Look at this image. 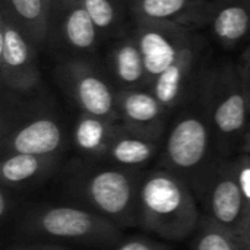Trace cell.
<instances>
[{"label": "cell", "mask_w": 250, "mask_h": 250, "mask_svg": "<svg viewBox=\"0 0 250 250\" xmlns=\"http://www.w3.org/2000/svg\"><path fill=\"white\" fill-rule=\"evenodd\" d=\"M193 250H250L234 233L224 229L208 215L202 214L199 226L193 234Z\"/></svg>", "instance_id": "cell-21"}, {"label": "cell", "mask_w": 250, "mask_h": 250, "mask_svg": "<svg viewBox=\"0 0 250 250\" xmlns=\"http://www.w3.org/2000/svg\"><path fill=\"white\" fill-rule=\"evenodd\" d=\"M103 40L79 0H54L47 47L57 54L59 62L89 57L98 50Z\"/></svg>", "instance_id": "cell-11"}, {"label": "cell", "mask_w": 250, "mask_h": 250, "mask_svg": "<svg viewBox=\"0 0 250 250\" xmlns=\"http://www.w3.org/2000/svg\"><path fill=\"white\" fill-rule=\"evenodd\" d=\"M122 126L135 135L163 141L171 116L149 88L125 89L117 95Z\"/></svg>", "instance_id": "cell-14"}, {"label": "cell", "mask_w": 250, "mask_h": 250, "mask_svg": "<svg viewBox=\"0 0 250 250\" xmlns=\"http://www.w3.org/2000/svg\"><path fill=\"white\" fill-rule=\"evenodd\" d=\"M120 1H122V3H123L126 7H127V6H129V3H130V1H133V0H120Z\"/></svg>", "instance_id": "cell-31"}, {"label": "cell", "mask_w": 250, "mask_h": 250, "mask_svg": "<svg viewBox=\"0 0 250 250\" xmlns=\"http://www.w3.org/2000/svg\"><path fill=\"white\" fill-rule=\"evenodd\" d=\"M10 250H73L62 243L57 242H37L32 245H26V246H19V248H13Z\"/></svg>", "instance_id": "cell-26"}, {"label": "cell", "mask_w": 250, "mask_h": 250, "mask_svg": "<svg viewBox=\"0 0 250 250\" xmlns=\"http://www.w3.org/2000/svg\"><path fill=\"white\" fill-rule=\"evenodd\" d=\"M208 28L224 48L250 42V0H212Z\"/></svg>", "instance_id": "cell-18"}, {"label": "cell", "mask_w": 250, "mask_h": 250, "mask_svg": "<svg viewBox=\"0 0 250 250\" xmlns=\"http://www.w3.org/2000/svg\"><path fill=\"white\" fill-rule=\"evenodd\" d=\"M6 92V91H4ZM10 104L3 101L0 145L4 154L63 155L70 142L62 116L37 95L10 94Z\"/></svg>", "instance_id": "cell-5"}, {"label": "cell", "mask_w": 250, "mask_h": 250, "mask_svg": "<svg viewBox=\"0 0 250 250\" xmlns=\"http://www.w3.org/2000/svg\"><path fill=\"white\" fill-rule=\"evenodd\" d=\"M105 72L117 92L149 88L145 60L130 25L126 31L113 38L105 54Z\"/></svg>", "instance_id": "cell-15"}, {"label": "cell", "mask_w": 250, "mask_h": 250, "mask_svg": "<svg viewBox=\"0 0 250 250\" xmlns=\"http://www.w3.org/2000/svg\"><path fill=\"white\" fill-rule=\"evenodd\" d=\"M196 198L204 208L202 214L239 236L250 248L245 220V202L233 157L220 158L217 161Z\"/></svg>", "instance_id": "cell-10"}, {"label": "cell", "mask_w": 250, "mask_h": 250, "mask_svg": "<svg viewBox=\"0 0 250 250\" xmlns=\"http://www.w3.org/2000/svg\"><path fill=\"white\" fill-rule=\"evenodd\" d=\"M16 230L47 242H72L100 249H114L122 242L120 227L75 204H32L16 212Z\"/></svg>", "instance_id": "cell-6"}, {"label": "cell", "mask_w": 250, "mask_h": 250, "mask_svg": "<svg viewBox=\"0 0 250 250\" xmlns=\"http://www.w3.org/2000/svg\"><path fill=\"white\" fill-rule=\"evenodd\" d=\"M114 250H173L171 248L160 243V242H155V240H151V239H146V237H130V239H126V240H122Z\"/></svg>", "instance_id": "cell-24"}, {"label": "cell", "mask_w": 250, "mask_h": 250, "mask_svg": "<svg viewBox=\"0 0 250 250\" xmlns=\"http://www.w3.org/2000/svg\"><path fill=\"white\" fill-rule=\"evenodd\" d=\"M130 29L142 51L149 86L177 59L195 34H198L196 31L141 21H133Z\"/></svg>", "instance_id": "cell-12"}, {"label": "cell", "mask_w": 250, "mask_h": 250, "mask_svg": "<svg viewBox=\"0 0 250 250\" xmlns=\"http://www.w3.org/2000/svg\"><path fill=\"white\" fill-rule=\"evenodd\" d=\"M209 64L208 41L198 32L177 59L152 81L149 89L164 108L170 114H174L196 95Z\"/></svg>", "instance_id": "cell-9"}, {"label": "cell", "mask_w": 250, "mask_h": 250, "mask_svg": "<svg viewBox=\"0 0 250 250\" xmlns=\"http://www.w3.org/2000/svg\"><path fill=\"white\" fill-rule=\"evenodd\" d=\"M202 212L192 188L170 170L157 166L146 170L139 190V227L164 240L192 237Z\"/></svg>", "instance_id": "cell-3"}, {"label": "cell", "mask_w": 250, "mask_h": 250, "mask_svg": "<svg viewBox=\"0 0 250 250\" xmlns=\"http://www.w3.org/2000/svg\"><path fill=\"white\" fill-rule=\"evenodd\" d=\"M127 10L133 21L199 32L209 25L212 0H133Z\"/></svg>", "instance_id": "cell-13"}, {"label": "cell", "mask_w": 250, "mask_h": 250, "mask_svg": "<svg viewBox=\"0 0 250 250\" xmlns=\"http://www.w3.org/2000/svg\"><path fill=\"white\" fill-rule=\"evenodd\" d=\"M220 158L214 129L195 95L174 113L163 139L158 166L183 179L198 196Z\"/></svg>", "instance_id": "cell-2"}, {"label": "cell", "mask_w": 250, "mask_h": 250, "mask_svg": "<svg viewBox=\"0 0 250 250\" xmlns=\"http://www.w3.org/2000/svg\"><path fill=\"white\" fill-rule=\"evenodd\" d=\"M240 151H245V152H248L250 155V130L246 133V136H245V139H243V142H242Z\"/></svg>", "instance_id": "cell-28"}, {"label": "cell", "mask_w": 250, "mask_h": 250, "mask_svg": "<svg viewBox=\"0 0 250 250\" xmlns=\"http://www.w3.org/2000/svg\"><path fill=\"white\" fill-rule=\"evenodd\" d=\"M233 161H234V168L245 202V220H246L248 234L250 239V155L245 151H239L233 157Z\"/></svg>", "instance_id": "cell-23"}, {"label": "cell", "mask_w": 250, "mask_h": 250, "mask_svg": "<svg viewBox=\"0 0 250 250\" xmlns=\"http://www.w3.org/2000/svg\"><path fill=\"white\" fill-rule=\"evenodd\" d=\"M145 171L76 157L64 161L57 176L64 198L123 230L139 227V190Z\"/></svg>", "instance_id": "cell-1"}, {"label": "cell", "mask_w": 250, "mask_h": 250, "mask_svg": "<svg viewBox=\"0 0 250 250\" xmlns=\"http://www.w3.org/2000/svg\"><path fill=\"white\" fill-rule=\"evenodd\" d=\"M16 205H18V199H16L15 190L1 186V189H0V220H1V223H6L9 218H12V215L16 211Z\"/></svg>", "instance_id": "cell-25"}, {"label": "cell", "mask_w": 250, "mask_h": 250, "mask_svg": "<svg viewBox=\"0 0 250 250\" xmlns=\"http://www.w3.org/2000/svg\"><path fill=\"white\" fill-rule=\"evenodd\" d=\"M237 66H239V72H240V76H242V81H243L245 91L248 94V100H249L250 105V64L248 62H245L243 59H239Z\"/></svg>", "instance_id": "cell-27"}, {"label": "cell", "mask_w": 250, "mask_h": 250, "mask_svg": "<svg viewBox=\"0 0 250 250\" xmlns=\"http://www.w3.org/2000/svg\"><path fill=\"white\" fill-rule=\"evenodd\" d=\"M240 59H243L245 62H248V63L250 64V42H248V45L245 47V50H243V53H242Z\"/></svg>", "instance_id": "cell-29"}, {"label": "cell", "mask_w": 250, "mask_h": 250, "mask_svg": "<svg viewBox=\"0 0 250 250\" xmlns=\"http://www.w3.org/2000/svg\"><path fill=\"white\" fill-rule=\"evenodd\" d=\"M122 129L120 122L79 111L70 129V144L78 157L103 161Z\"/></svg>", "instance_id": "cell-17"}, {"label": "cell", "mask_w": 250, "mask_h": 250, "mask_svg": "<svg viewBox=\"0 0 250 250\" xmlns=\"http://www.w3.org/2000/svg\"><path fill=\"white\" fill-rule=\"evenodd\" d=\"M0 9L13 19L40 50L47 47L51 12L44 0H1Z\"/></svg>", "instance_id": "cell-20"}, {"label": "cell", "mask_w": 250, "mask_h": 250, "mask_svg": "<svg viewBox=\"0 0 250 250\" xmlns=\"http://www.w3.org/2000/svg\"><path fill=\"white\" fill-rule=\"evenodd\" d=\"M57 86L81 113L120 122L117 89L105 69L89 57L60 60L53 70Z\"/></svg>", "instance_id": "cell-7"}, {"label": "cell", "mask_w": 250, "mask_h": 250, "mask_svg": "<svg viewBox=\"0 0 250 250\" xmlns=\"http://www.w3.org/2000/svg\"><path fill=\"white\" fill-rule=\"evenodd\" d=\"M44 1L47 3L48 9H50V12H51V9H53V4H54V0H44Z\"/></svg>", "instance_id": "cell-30"}, {"label": "cell", "mask_w": 250, "mask_h": 250, "mask_svg": "<svg viewBox=\"0 0 250 250\" xmlns=\"http://www.w3.org/2000/svg\"><path fill=\"white\" fill-rule=\"evenodd\" d=\"M40 48L0 9V81L3 91L15 95H37L42 86Z\"/></svg>", "instance_id": "cell-8"}, {"label": "cell", "mask_w": 250, "mask_h": 250, "mask_svg": "<svg viewBox=\"0 0 250 250\" xmlns=\"http://www.w3.org/2000/svg\"><path fill=\"white\" fill-rule=\"evenodd\" d=\"M223 158L234 157L250 130V105L237 62L211 63L196 92Z\"/></svg>", "instance_id": "cell-4"}, {"label": "cell", "mask_w": 250, "mask_h": 250, "mask_svg": "<svg viewBox=\"0 0 250 250\" xmlns=\"http://www.w3.org/2000/svg\"><path fill=\"white\" fill-rule=\"evenodd\" d=\"M163 141L149 139L127 132L125 127L114 138L103 161L132 170H145L149 163L160 157Z\"/></svg>", "instance_id": "cell-19"}, {"label": "cell", "mask_w": 250, "mask_h": 250, "mask_svg": "<svg viewBox=\"0 0 250 250\" xmlns=\"http://www.w3.org/2000/svg\"><path fill=\"white\" fill-rule=\"evenodd\" d=\"M101 32L103 38L117 37L129 26L125 25V9L120 0H79Z\"/></svg>", "instance_id": "cell-22"}, {"label": "cell", "mask_w": 250, "mask_h": 250, "mask_svg": "<svg viewBox=\"0 0 250 250\" xmlns=\"http://www.w3.org/2000/svg\"><path fill=\"white\" fill-rule=\"evenodd\" d=\"M63 164V155L4 154L0 163V185L15 192L31 190L57 176Z\"/></svg>", "instance_id": "cell-16"}]
</instances>
